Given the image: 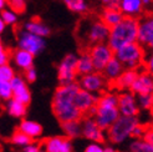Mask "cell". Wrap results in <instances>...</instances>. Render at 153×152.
<instances>
[{
    "instance_id": "6da1fadb",
    "label": "cell",
    "mask_w": 153,
    "mask_h": 152,
    "mask_svg": "<svg viewBox=\"0 0 153 152\" xmlns=\"http://www.w3.org/2000/svg\"><path fill=\"white\" fill-rule=\"evenodd\" d=\"M79 82L59 85L52 97V112L60 124L72 120H82L83 113L75 105V97L80 90Z\"/></svg>"
},
{
    "instance_id": "7a4b0ae2",
    "label": "cell",
    "mask_w": 153,
    "mask_h": 152,
    "mask_svg": "<svg viewBox=\"0 0 153 152\" xmlns=\"http://www.w3.org/2000/svg\"><path fill=\"white\" fill-rule=\"evenodd\" d=\"M111 28L100 16H86L77 26V37L85 46V50L96 44L107 42Z\"/></svg>"
},
{
    "instance_id": "3957f363",
    "label": "cell",
    "mask_w": 153,
    "mask_h": 152,
    "mask_svg": "<svg viewBox=\"0 0 153 152\" xmlns=\"http://www.w3.org/2000/svg\"><path fill=\"white\" fill-rule=\"evenodd\" d=\"M138 30L140 18L125 15L117 25L111 28L107 44L116 51L127 44L138 41Z\"/></svg>"
},
{
    "instance_id": "277c9868",
    "label": "cell",
    "mask_w": 153,
    "mask_h": 152,
    "mask_svg": "<svg viewBox=\"0 0 153 152\" xmlns=\"http://www.w3.org/2000/svg\"><path fill=\"white\" fill-rule=\"evenodd\" d=\"M147 54H148L147 49L140 41L127 44L114 51V56L125 65L126 69H134V70L143 69Z\"/></svg>"
},
{
    "instance_id": "5b68a950",
    "label": "cell",
    "mask_w": 153,
    "mask_h": 152,
    "mask_svg": "<svg viewBox=\"0 0 153 152\" xmlns=\"http://www.w3.org/2000/svg\"><path fill=\"white\" fill-rule=\"evenodd\" d=\"M140 124L137 116H123L121 115L112 126L106 131L107 140L111 143L118 145V143L125 142L127 139L132 137V132L134 127Z\"/></svg>"
},
{
    "instance_id": "8992f818",
    "label": "cell",
    "mask_w": 153,
    "mask_h": 152,
    "mask_svg": "<svg viewBox=\"0 0 153 152\" xmlns=\"http://www.w3.org/2000/svg\"><path fill=\"white\" fill-rule=\"evenodd\" d=\"M90 115L95 118L102 130L107 131L112 126V124L116 121L121 112L118 110L117 105H108V104H96V106L90 112Z\"/></svg>"
},
{
    "instance_id": "52a82bcc",
    "label": "cell",
    "mask_w": 153,
    "mask_h": 152,
    "mask_svg": "<svg viewBox=\"0 0 153 152\" xmlns=\"http://www.w3.org/2000/svg\"><path fill=\"white\" fill-rule=\"evenodd\" d=\"M77 60L79 56L75 54H67L57 66V80L60 85L76 82L79 80L77 72Z\"/></svg>"
},
{
    "instance_id": "ba28073f",
    "label": "cell",
    "mask_w": 153,
    "mask_h": 152,
    "mask_svg": "<svg viewBox=\"0 0 153 152\" xmlns=\"http://www.w3.org/2000/svg\"><path fill=\"white\" fill-rule=\"evenodd\" d=\"M77 82L81 89L90 91V92L96 95L103 94L110 83V81L106 79V76L101 71H94L91 74L79 76Z\"/></svg>"
},
{
    "instance_id": "9c48e42d",
    "label": "cell",
    "mask_w": 153,
    "mask_h": 152,
    "mask_svg": "<svg viewBox=\"0 0 153 152\" xmlns=\"http://www.w3.org/2000/svg\"><path fill=\"white\" fill-rule=\"evenodd\" d=\"M18 48L24 49L33 55H37L44 50L45 48V40L42 36L33 34L22 28L18 35Z\"/></svg>"
},
{
    "instance_id": "30bf717a",
    "label": "cell",
    "mask_w": 153,
    "mask_h": 152,
    "mask_svg": "<svg viewBox=\"0 0 153 152\" xmlns=\"http://www.w3.org/2000/svg\"><path fill=\"white\" fill-rule=\"evenodd\" d=\"M92 61L95 65V70L96 71H103L106 65L110 63V60L114 56V50L110 46L107 42H101V44H96L94 46H91L87 49Z\"/></svg>"
},
{
    "instance_id": "8fae6325",
    "label": "cell",
    "mask_w": 153,
    "mask_h": 152,
    "mask_svg": "<svg viewBox=\"0 0 153 152\" xmlns=\"http://www.w3.org/2000/svg\"><path fill=\"white\" fill-rule=\"evenodd\" d=\"M138 41L148 52H153V11L146 13L140 18Z\"/></svg>"
},
{
    "instance_id": "7c38bea8",
    "label": "cell",
    "mask_w": 153,
    "mask_h": 152,
    "mask_svg": "<svg viewBox=\"0 0 153 152\" xmlns=\"http://www.w3.org/2000/svg\"><path fill=\"white\" fill-rule=\"evenodd\" d=\"M118 110L123 116H138L140 106L137 101V95L131 90L120 91L118 94Z\"/></svg>"
},
{
    "instance_id": "4fadbf2b",
    "label": "cell",
    "mask_w": 153,
    "mask_h": 152,
    "mask_svg": "<svg viewBox=\"0 0 153 152\" xmlns=\"http://www.w3.org/2000/svg\"><path fill=\"white\" fill-rule=\"evenodd\" d=\"M81 122H82V136L86 140H88L91 142H100L101 143L107 139L105 130H102V128L98 126V124L91 115L83 116Z\"/></svg>"
},
{
    "instance_id": "5bb4252c",
    "label": "cell",
    "mask_w": 153,
    "mask_h": 152,
    "mask_svg": "<svg viewBox=\"0 0 153 152\" xmlns=\"http://www.w3.org/2000/svg\"><path fill=\"white\" fill-rule=\"evenodd\" d=\"M45 152H74L71 139L66 136H53L42 142Z\"/></svg>"
},
{
    "instance_id": "9a60e30c",
    "label": "cell",
    "mask_w": 153,
    "mask_h": 152,
    "mask_svg": "<svg viewBox=\"0 0 153 152\" xmlns=\"http://www.w3.org/2000/svg\"><path fill=\"white\" fill-rule=\"evenodd\" d=\"M97 98H98V95L92 94L83 89H80L77 95L75 97V105L77 106V109L83 113V116H87L96 106Z\"/></svg>"
},
{
    "instance_id": "2e32d148",
    "label": "cell",
    "mask_w": 153,
    "mask_h": 152,
    "mask_svg": "<svg viewBox=\"0 0 153 152\" xmlns=\"http://www.w3.org/2000/svg\"><path fill=\"white\" fill-rule=\"evenodd\" d=\"M131 91L136 95H143V94H153V76L147 72L144 69L140 70L138 76L134 80Z\"/></svg>"
},
{
    "instance_id": "e0dca14e",
    "label": "cell",
    "mask_w": 153,
    "mask_h": 152,
    "mask_svg": "<svg viewBox=\"0 0 153 152\" xmlns=\"http://www.w3.org/2000/svg\"><path fill=\"white\" fill-rule=\"evenodd\" d=\"M11 85L14 90V97L15 100L24 102L25 105H29L31 101V92L27 87V81L24 76L15 75V77L11 80Z\"/></svg>"
},
{
    "instance_id": "ac0fdd59",
    "label": "cell",
    "mask_w": 153,
    "mask_h": 152,
    "mask_svg": "<svg viewBox=\"0 0 153 152\" xmlns=\"http://www.w3.org/2000/svg\"><path fill=\"white\" fill-rule=\"evenodd\" d=\"M34 57L35 55H33L31 52H29L24 49H15L11 54V61L14 63V65L18 67V69L25 71L30 67L34 66Z\"/></svg>"
},
{
    "instance_id": "d6986e66",
    "label": "cell",
    "mask_w": 153,
    "mask_h": 152,
    "mask_svg": "<svg viewBox=\"0 0 153 152\" xmlns=\"http://www.w3.org/2000/svg\"><path fill=\"white\" fill-rule=\"evenodd\" d=\"M120 9L127 16L141 18L146 14L143 0H120Z\"/></svg>"
},
{
    "instance_id": "ffe728a7",
    "label": "cell",
    "mask_w": 153,
    "mask_h": 152,
    "mask_svg": "<svg viewBox=\"0 0 153 152\" xmlns=\"http://www.w3.org/2000/svg\"><path fill=\"white\" fill-rule=\"evenodd\" d=\"M140 70H134V69H126L121 74V76L113 81V87L118 90V91H126V90H131L134 80L138 76Z\"/></svg>"
},
{
    "instance_id": "44dd1931",
    "label": "cell",
    "mask_w": 153,
    "mask_h": 152,
    "mask_svg": "<svg viewBox=\"0 0 153 152\" xmlns=\"http://www.w3.org/2000/svg\"><path fill=\"white\" fill-rule=\"evenodd\" d=\"M126 70V67L125 65L122 64L120 60L116 57V56H113L111 60H110V63L106 65V67L103 69V75L106 76V79L108 80L110 82H113V81H116L121 74L123 72Z\"/></svg>"
},
{
    "instance_id": "7402d4cb",
    "label": "cell",
    "mask_w": 153,
    "mask_h": 152,
    "mask_svg": "<svg viewBox=\"0 0 153 152\" xmlns=\"http://www.w3.org/2000/svg\"><path fill=\"white\" fill-rule=\"evenodd\" d=\"M125 14L121 11L118 7H108V6H103L102 11L100 13V18L106 22L110 28L117 25L118 22L123 19Z\"/></svg>"
},
{
    "instance_id": "603a6c76",
    "label": "cell",
    "mask_w": 153,
    "mask_h": 152,
    "mask_svg": "<svg viewBox=\"0 0 153 152\" xmlns=\"http://www.w3.org/2000/svg\"><path fill=\"white\" fill-rule=\"evenodd\" d=\"M4 107H5V111L9 113L11 117H15V118L25 117L26 111H27V105H25L21 101L15 100V98H11L9 101H5Z\"/></svg>"
},
{
    "instance_id": "cb8c5ba5",
    "label": "cell",
    "mask_w": 153,
    "mask_h": 152,
    "mask_svg": "<svg viewBox=\"0 0 153 152\" xmlns=\"http://www.w3.org/2000/svg\"><path fill=\"white\" fill-rule=\"evenodd\" d=\"M21 132L26 133L27 136H30L33 140L35 139H39L40 136L42 135V127L39 122H36V121H33V120H22L20 125H19V128Z\"/></svg>"
},
{
    "instance_id": "d4e9b609",
    "label": "cell",
    "mask_w": 153,
    "mask_h": 152,
    "mask_svg": "<svg viewBox=\"0 0 153 152\" xmlns=\"http://www.w3.org/2000/svg\"><path fill=\"white\" fill-rule=\"evenodd\" d=\"M22 28H24L25 30H27V31H30V33L36 34V35L42 36V37H46V36L50 35L49 26L45 25L39 18H33L31 20L26 21Z\"/></svg>"
},
{
    "instance_id": "484cf974",
    "label": "cell",
    "mask_w": 153,
    "mask_h": 152,
    "mask_svg": "<svg viewBox=\"0 0 153 152\" xmlns=\"http://www.w3.org/2000/svg\"><path fill=\"white\" fill-rule=\"evenodd\" d=\"M64 135L68 139H79L82 136V122L81 120H72V121H66V122L61 124Z\"/></svg>"
},
{
    "instance_id": "4316f807",
    "label": "cell",
    "mask_w": 153,
    "mask_h": 152,
    "mask_svg": "<svg viewBox=\"0 0 153 152\" xmlns=\"http://www.w3.org/2000/svg\"><path fill=\"white\" fill-rule=\"evenodd\" d=\"M94 71H96V70H95V65H94V61H92V57H91L88 50H85L79 56V60H77V72H79V76L86 75V74H91Z\"/></svg>"
},
{
    "instance_id": "83f0119b",
    "label": "cell",
    "mask_w": 153,
    "mask_h": 152,
    "mask_svg": "<svg viewBox=\"0 0 153 152\" xmlns=\"http://www.w3.org/2000/svg\"><path fill=\"white\" fill-rule=\"evenodd\" d=\"M62 1L67 9L75 14H86L88 11L86 0H62Z\"/></svg>"
},
{
    "instance_id": "f1b7e54d",
    "label": "cell",
    "mask_w": 153,
    "mask_h": 152,
    "mask_svg": "<svg viewBox=\"0 0 153 152\" xmlns=\"http://www.w3.org/2000/svg\"><path fill=\"white\" fill-rule=\"evenodd\" d=\"M129 152H153V143L144 139H134L129 145Z\"/></svg>"
},
{
    "instance_id": "f546056e",
    "label": "cell",
    "mask_w": 153,
    "mask_h": 152,
    "mask_svg": "<svg viewBox=\"0 0 153 152\" xmlns=\"http://www.w3.org/2000/svg\"><path fill=\"white\" fill-rule=\"evenodd\" d=\"M33 141L34 140L30 137V136H27L24 132H21L20 130L14 132L13 136L10 137V142L14 146H18V147H25V146L30 145V143H33Z\"/></svg>"
},
{
    "instance_id": "4dcf8cb0",
    "label": "cell",
    "mask_w": 153,
    "mask_h": 152,
    "mask_svg": "<svg viewBox=\"0 0 153 152\" xmlns=\"http://www.w3.org/2000/svg\"><path fill=\"white\" fill-rule=\"evenodd\" d=\"M0 97L3 101H9L14 97L11 81H0Z\"/></svg>"
},
{
    "instance_id": "1f68e13d",
    "label": "cell",
    "mask_w": 153,
    "mask_h": 152,
    "mask_svg": "<svg viewBox=\"0 0 153 152\" xmlns=\"http://www.w3.org/2000/svg\"><path fill=\"white\" fill-rule=\"evenodd\" d=\"M18 15H19L18 13L13 11L9 7H5V9L1 10V20L6 25L14 26V25H16V22H18Z\"/></svg>"
},
{
    "instance_id": "d6a6232c",
    "label": "cell",
    "mask_w": 153,
    "mask_h": 152,
    "mask_svg": "<svg viewBox=\"0 0 153 152\" xmlns=\"http://www.w3.org/2000/svg\"><path fill=\"white\" fill-rule=\"evenodd\" d=\"M137 101L141 110H151L153 106V94H143L137 95Z\"/></svg>"
},
{
    "instance_id": "836d02e7",
    "label": "cell",
    "mask_w": 153,
    "mask_h": 152,
    "mask_svg": "<svg viewBox=\"0 0 153 152\" xmlns=\"http://www.w3.org/2000/svg\"><path fill=\"white\" fill-rule=\"evenodd\" d=\"M15 71L10 64L0 65V81H11L15 77Z\"/></svg>"
},
{
    "instance_id": "e575fe53",
    "label": "cell",
    "mask_w": 153,
    "mask_h": 152,
    "mask_svg": "<svg viewBox=\"0 0 153 152\" xmlns=\"http://www.w3.org/2000/svg\"><path fill=\"white\" fill-rule=\"evenodd\" d=\"M7 7L18 14H22L26 10V0H7Z\"/></svg>"
},
{
    "instance_id": "d590c367",
    "label": "cell",
    "mask_w": 153,
    "mask_h": 152,
    "mask_svg": "<svg viewBox=\"0 0 153 152\" xmlns=\"http://www.w3.org/2000/svg\"><path fill=\"white\" fill-rule=\"evenodd\" d=\"M11 54H13V51H10L9 49L4 48L1 45V46H0V65L9 64L11 60Z\"/></svg>"
},
{
    "instance_id": "8d00e7d4",
    "label": "cell",
    "mask_w": 153,
    "mask_h": 152,
    "mask_svg": "<svg viewBox=\"0 0 153 152\" xmlns=\"http://www.w3.org/2000/svg\"><path fill=\"white\" fill-rule=\"evenodd\" d=\"M24 77H25V80H26L27 82H30V83L36 81V79H37V72H36V69H35L34 66L24 71Z\"/></svg>"
},
{
    "instance_id": "74e56055",
    "label": "cell",
    "mask_w": 153,
    "mask_h": 152,
    "mask_svg": "<svg viewBox=\"0 0 153 152\" xmlns=\"http://www.w3.org/2000/svg\"><path fill=\"white\" fill-rule=\"evenodd\" d=\"M146 130H147L146 126H143L142 124H138L134 127V130L132 132V137L133 139H143L144 133H146Z\"/></svg>"
},
{
    "instance_id": "f35d334b",
    "label": "cell",
    "mask_w": 153,
    "mask_h": 152,
    "mask_svg": "<svg viewBox=\"0 0 153 152\" xmlns=\"http://www.w3.org/2000/svg\"><path fill=\"white\" fill-rule=\"evenodd\" d=\"M143 69L153 76V52H148L147 54L146 61H144V65H143Z\"/></svg>"
},
{
    "instance_id": "ab89813d",
    "label": "cell",
    "mask_w": 153,
    "mask_h": 152,
    "mask_svg": "<svg viewBox=\"0 0 153 152\" xmlns=\"http://www.w3.org/2000/svg\"><path fill=\"white\" fill-rule=\"evenodd\" d=\"M83 152H105V147L100 145V142H92L85 148Z\"/></svg>"
},
{
    "instance_id": "60d3db41",
    "label": "cell",
    "mask_w": 153,
    "mask_h": 152,
    "mask_svg": "<svg viewBox=\"0 0 153 152\" xmlns=\"http://www.w3.org/2000/svg\"><path fill=\"white\" fill-rule=\"evenodd\" d=\"M22 152H41V148L39 145H35V143H30V145L22 147Z\"/></svg>"
},
{
    "instance_id": "b9f144b4",
    "label": "cell",
    "mask_w": 153,
    "mask_h": 152,
    "mask_svg": "<svg viewBox=\"0 0 153 152\" xmlns=\"http://www.w3.org/2000/svg\"><path fill=\"white\" fill-rule=\"evenodd\" d=\"M103 6L108 7H118L120 9V0H101Z\"/></svg>"
},
{
    "instance_id": "7bdbcfd3",
    "label": "cell",
    "mask_w": 153,
    "mask_h": 152,
    "mask_svg": "<svg viewBox=\"0 0 153 152\" xmlns=\"http://www.w3.org/2000/svg\"><path fill=\"white\" fill-rule=\"evenodd\" d=\"M146 141L153 143V126H149L147 127V130H146V133H144V137H143Z\"/></svg>"
},
{
    "instance_id": "ee69618b",
    "label": "cell",
    "mask_w": 153,
    "mask_h": 152,
    "mask_svg": "<svg viewBox=\"0 0 153 152\" xmlns=\"http://www.w3.org/2000/svg\"><path fill=\"white\" fill-rule=\"evenodd\" d=\"M7 7V0H0V9H5Z\"/></svg>"
},
{
    "instance_id": "f6af8a7d",
    "label": "cell",
    "mask_w": 153,
    "mask_h": 152,
    "mask_svg": "<svg viewBox=\"0 0 153 152\" xmlns=\"http://www.w3.org/2000/svg\"><path fill=\"white\" fill-rule=\"evenodd\" d=\"M5 26H6V24H5V22L1 20V19H0V31H4V30H5Z\"/></svg>"
},
{
    "instance_id": "bcb514c9",
    "label": "cell",
    "mask_w": 153,
    "mask_h": 152,
    "mask_svg": "<svg viewBox=\"0 0 153 152\" xmlns=\"http://www.w3.org/2000/svg\"><path fill=\"white\" fill-rule=\"evenodd\" d=\"M105 152H117V151L111 146H107V147H105Z\"/></svg>"
},
{
    "instance_id": "7dc6e473",
    "label": "cell",
    "mask_w": 153,
    "mask_h": 152,
    "mask_svg": "<svg viewBox=\"0 0 153 152\" xmlns=\"http://www.w3.org/2000/svg\"><path fill=\"white\" fill-rule=\"evenodd\" d=\"M149 113H151V116H152V118H153V106H152V109L149 110Z\"/></svg>"
}]
</instances>
